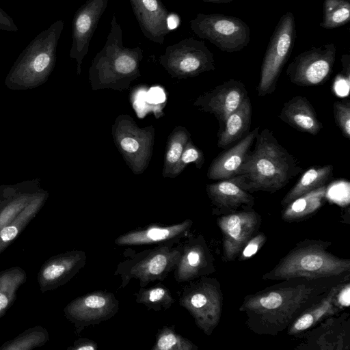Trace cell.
I'll return each instance as SVG.
<instances>
[{
    "label": "cell",
    "instance_id": "3",
    "mask_svg": "<svg viewBox=\"0 0 350 350\" xmlns=\"http://www.w3.org/2000/svg\"><path fill=\"white\" fill-rule=\"evenodd\" d=\"M332 243L321 240H304L298 243L269 271L265 280L292 278L320 279L349 274L350 260L329 252Z\"/></svg>",
    "mask_w": 350,
    "mask_h": 350
},
{
    "label": "cell",
    "instance_id": "18",
    "mask_svg": "<svg viewBox=\"0 0 350 350\" xmlns=\"http://www.w3.org/2000/svg\"><path fill=\"white\" fill-rule=\"evenodd\" d=\"M242 180L243 177L239 174L206 186L207 194L218 214L235 212L239 208H252L254 198L242 187Z\"/></svg>",
    "mask_w": 350,
    "mask_h": 350
},
{
    "label": "cell",
    "instance_id": "44",
    "mask_svg": "<svg viewBox=\"0 0 350 350\" xmlns=\"http://www.w3.org/2000/svg\"><path fill=\"white\" fill-rule=\"evenodd\" d=\"M20 183L14 184V185H1L0 186V203L2 200L10 196L19 187Z\"/></svg>",
    "mask_w": 350,
    "mask_h": 350
},
{
    "label": "cell",
    "instance_id": "27",
    "mask_svg": "<svg viewBox=\"0 0 350 350\" xmlns=\"http://www.w3.org/2000/svg\"><path fill=\"white\" fill-rule=\"evenodd\" d=\"M335 315L331 316L321 321V325L314 332L319 334L317 336H310L305 345L317 344L314 347L318 349H347L345 347V323L348 320V316L343 314L336 318Z\"/></svg>",
    "mask_w": 350,
    "mask_h": 350
},
{
    "label": "cell",
    "instance_id": "22",
    "mask_svg": "<svg viewBox=\"0 0 350 350\" xmlns=\"http://www.w3.org/2000/svg\"><path fill=\"white\" fill-rule=\"evenodd\" d=\"M344 282L332 286L322 299L299 315L287 327V334L290 336L300 335L327 317L338 314L342 309L336 302V295Z\"/></svg>",
    "mask_w": 350,
    "mask_h": 350
},
{
    "label": "cell",
    "instance_id": "4",
    "mask_svg": "<svg viewBox=\"0 0 350 350\" xmlns=\"http://www.w3.org/2000/svg\"><path fill=\"white\" fill-rule=\"evenodd\" d=\"M64 23L58 20L38 34L19 55L5 79L11 90H27L44 84L56 62L57 47Z\"/></svg>",
    "mask_w": 350,
    "mask_h": 350
},
{
    "label": "cell",
    "instance_id": "5",
    "mask_svg": "<svg viewBox=\"0 0 350 350\" xmlns=\"http://www.w3.org/2000/svg\"><path fill=\"white\" fill-rule=\"evenodd\" d=\"M143 57L139 46L126 47L123 44L122 30L113 14L110 30L102 49L96 55L91 75L98 78H130L139 75V65Z\"/></svg>",
    "mask_w": 350,
    "mask_h": 350
},
{
    "label": "cell",
    "instance_id": "2",
    "mask_svg": "<svg viewBox=\"0 0 350 350\" xmlns=\"http://www.w3.org/2000/svg\"><path fill=\"white\" fill-rule=\"evenodd\" d=\"M255 141L237 173L243 177L241 186L245 191L274 193L303 172L297 159L269 129L258 132Z\"/></svg>",
    "mask_w": 350,
    "mask_h": 350
},
{
    "label": "cell",
    "instance_id": "32",
    "mask_svg": "<svg viewBox=\"0 0 350 350\" xmlns=\"http://www.w3.org/2000/svg\"><path fill=\"white\" fill-rule=\"evenodd\" d=\"M135 301L156 312L165 310L175 302L170 290L161 284L148 288L140 287L136 293Z\"/></svg>",
    "mask_w": 350,
    "mask_h": 350
},
{
    "label": "cell",
    "instance_id": "21",
    "mask_svg": "<svg viewBox=\"0 0 350 350\" xmlns=\"http://www.w3.org/2000/svg\"><path fill=\"white\" fill-rule=\"evenodd\" d=\"M258 131L259 126L254 128L236 144L219 154L210 165L208 178L220 180L237 176Z\"/></svg>",
    "mask_w": 350,
    "mask_h": 350
},
{
    "label": "cell",
    "instance_id": "16",
    "mask_svg": "<svg viewBox=\"0 0 350 350\" xmlns=\"http://www.w3.org/2000/svg\"><path fill=\"white\" fill-rule=\"evenodd\" d=\"M213 256L201 234L191 237L182 245L180 258L174 270L178 282H191L215 271Z\"/></svg>",
    "mask_w": 350,
    "mask_h": 350
},
{
    "label": "cell",
    "instance_id": "19",
    "mask_svg": "<svg viewBox=\"0 0 350 350\" xmlns=\"http://www.w3.org/2000/svg\"><path fill=\"white\" fill-rule=\"evenodd\" d=\"M144 37L159 44L170 33V13L161 0H129Z\"/></svg>",
    "mask_w": 350,
    "mask_h": 350
},
{
    "label": "cell",
    "instance_id": "34",
    "mask_svg": "<svg viewBox=\"0 0 350 350\" xmlns=\"http://www.w3.org/2000/svg\"><path fill=\"white\" fill-rule=\"evenodd\" d=\"M198 347L189 339L176 334L174 327H163L159 330L152 350H196Z\"/></svg>",
    "mask_w": 350,
    "mask_h": 350
},
{
    "label": "cell",
    "instance_id": "39",
    "mask_svg": "<svg viewBox=\"0 0 350 350\" xmlns=\"http://www.w3.org/2000/svg\"><path fill=\"white\" fill-rule=\"evenodd\" d=\"M349 291L350 284L347 280L341 284L336 295V302L341 309L349 306Z\"/></svg>",
    "mask_w": 350,
    "mask_h": 350
},
{
    "label": "cell",
    "instance_id": "41",
    "mask_svg": "<svg viewBox=\"0 0 350 350\" xmlns=\"http://www.w3.org/2000/svg\"><path fill=\"white\" fill-rule=\"evenodd\" d=\"M0 30L16 32L18 30L13 19L0 8Z\"/></svg>",
    "mask_w": 350,
    "mask_h": 350
},
{
    "label": "cell",
    "instance_id": "6",
    "mask_svg": "<svg viewBox=\"0 0 350 350\" xmlns=\"http://www.w3.org/2000/svg\"><path fill=\"white\" fill-rule=\"evenodd\" d=\"M160 245L120 262L115 271V275H120L122 279L120 288L126 286L131 279L138 280L140 287L165 280L174 270L182 250V245Z\"/></svg>",
    "mask_w": 350,
    "mask_h": 350
},
{
    "label": "cell",
    "instance_id": "13",
    "mask_svg": "<svg viewBox=\"0 0 350 350\" xmlns=\"http://www.w3.org/2000/svg\"><path fill=\"white\" fill-rule=\"evenodd\" d=\"M118 309L119 301L113 293L97 291L75 298L66 306L64 312L79 333L89 325L111 319Z\"/></svg>",
    "mask_w": 350,
    "mask_h": 350
},
{
    "label": "cell",
    "instance_id": "36",
    "mask_svg": "<svg viewBox=\"0 0 350 350\" xmlns=\"http://www.w3.org/2000/svg\"><path fill=\"white\" fill-rule=\"evenodd\" d=\"M266 239V236L263 232L255 234L243 247L237 257L238 260L243 261L252 257L263 246Z\"/></svg>",
    "mask_w": 350,
    "mask_h": 350
},
{
    "label": "cell",
    "instance_id": "40",
    "mask_svg": "<svg viewBox=\"0 0 350 350\" xmlns=\"http://www.w3.org/2000/svg\"><path fill=\"white\" fill-rule=\"evenodd\" d=\"M121 148L128 154H134L140 149V142L132 135H124L120 140Z\"/></svg>",
    "mask_w": 350,
    "mask_h": 350
},
{
    "label": "cell",
    "instance_id": "11",
    "mask_svg": "<svg viewBox=\"0 0 350 350\" xmlns=\"http://www.w3.org/2000/svg\"><path fill=\"white\" fill-rule=\"evenodd\" d=\"M336 47L327 43L297 55L286 73L291 83L302 87L319 85L329 77L336 60Z\"/></svg>",
    "mask_w": 350,
    "mask_h": 350
},
{
    "label": "cell",
    "instance_id": "17",
    "mask_svg": "<svg viewBox=\"0 0 350 350\" xmlns=\"http://www.w3.org/2000/svg\"><path fill=\"white\" fill-rule=\"evenodd\" d=\"M247 96V91L244 83L231 79L205 93L198 100L197 104L204 111L216 117L221 129L228 116Z\"/></svg>",
    "mask_w": 350,
    "mask_h": 350
},
{
    "label": "cell",
    "instance_id": "14",
    "mask_svg": "<svg viewBox=\"0 0 350 350\" xmlns=\"http://www.w3.org/2000/svg\"><path fill=\"white\" fill-rule=\"evenodd\" d=\"M108 1L88 0L74 14L70 57L77 61L79 74L83 58L89 51L92 38L107 7Z\"/></svg>",
    "mask_w": 350,
    "mask_h": 350
},
{
    "label": "cell",
    "instance_id": "43",
    "mask_svg": "<svg viewBox=\"0 0 350 350\" xmlns=\"http://www.w3.org/2000/svg\"><path fill=\"white\" fill-rule=\"evenodd\" d=\"M148 99L152 103H159L165 99L163 91L159 88H153L148 93Z\"/></svg>",
    "mask_w": 350,
    "mask_h": 350
},
{
    "label": "cell",
    "instance_id": "1",
    "mask_svg": "<svg viewBox=\"0 0 350 350\" xmlns=\"http://www.w3.org/2000/svg\"><path fill=\"white\" fill-rule=\"evenodd\" d=\"M349 274L320 279L292 278L246 295L239 311L256 334L275 336L305 310L319 301L334 284L349 280Z\"/></svg>",
    "mask_w": 350,
    "mask_h": 350
},
{
    "label": "cell",
    "instance_id": "33",
    "mask_svg": "<svg viewBox=\"0 0 350 350\" xmlns=\"http://www.w3.org/2000/svg\"><path fill=\"white\" fill-rule=\"evenodd\" d=\"M350 21V0H324L323 20L320 26L331 29L341 27Z\"/></svg>",
    "mask_w": 350,
    "mask_h": 350
},
{
    "label": "cell",
    "instance_id": "35",
    "mask_svg": "<svg viewBox=\"0 0 350 350\" xmlns=\"http://www.w3.org/2000/svg\"><path fill=\"white\" fill-rule=\"evenodd\" d=\"M334 116L336 126L343 136L350 139V100L344 99L336 101L333 105Z\"/></svg>",
    "mask_w": 350,
    "mask_h": 350
},
{
    "label": "cell",
    "instance_id": "30",
    "mask_svg": "<svg viewBox=\"0 0 350 350\" xmlns=\"http://www.w3.org/2000/svg\"><path fill=\"white\" fill-rule=\"evenodd\" d=\"M27 279L25 271L18 266L0 271V319L13 305L18 290Z\"/></svg>",
    "mask_w": 350,
    "mask_h": 350
},
{
    "label": "cell",
    "instance_id": "20",
    "mask_svg": "<svg viewBox=\"0 0 350 350\" xmlns=\"http://www.w3.org/2000/svg\"><path fill=\"white\" fill-rule=\"evenodd\" d=\"M193 224L187 219L170 226H150L140 230H133L120 236L115 240L118 245H139L148 244L174 245L186 237Z\"/></svg>",
    "mask_w": 350,
    "mask_h": 350
},
{
    "label": "cell",
    "instance_id": "15",
    "mask_svg": "<svg viewBox=\"0 0 350 350\" xmlns=\"http://www.w3.org/2000/svg\"><path fill=\"white\" fill-rule=\"evenodd\" d=\"M86 258L82 250L67 251L48 258L38 272L37 281L41 293L66 284L85 266Z\"/></svg>",
    "mask_w": 350,
    "mask_h": 350
},
{
    "label": "cell",
    "instance_id": "23",
    "mask_svg": "<svg viewBox=\"0 0 350 350\" xmlns=\"http://www.w3.org/2000/svg\"><path fill=\"white\" fill-rule=\"evenodd\" d=\"M278 116L293 129L312 135H317L323 127L313 106L300 95L286 102Z\"/></svg>",
    "mask_w": 350,
    "mask_h": 350
},
{
    "label": "cell",
    "instance_id": "26",
    "mask_svg": "<svg viewBox=\"0 0 350 350\" xmlns=\"http://www.w3.org/2000/svg\"><path fill=\"white\" fill-rule=\"evenodd\" d=\"M42 189L38 178L20 183L18 188L0 203V230L11 221Z\"/></svg>",
    "mask_w": 350,
    "mask_h": 350
},
{
    "label": "cell",
    "instance_id": "7",
    "mask_svg": "<svg viewBox=\"0 0 350 350\" xmlns=\"http://www.w3.org/2000/svg\"><path fill=\"white\" fill-rule=\"evenodd\" d=\"M296 39V26L293 14L287 12L278 21L270 38L260 68L256 88L260 97L271 94L284 66L291 56Z\"/></svg>",
    "mask_w": 350,
    "mask_h": 350
},
{
    "label": "cell",
    "instance_id": "37",
    "mask_svg": "<svg viewBox=\"0 0 350 350\" xmlns=\"http://www.w3.org/2000/svg\"><path fill=\"white\" fill-rule=\"evenodd\" d=\"M186 139L187 137L183 133L180 139H174L172 142L166 154V162L168 165H172L180 161Z\"/></svg>",
    "mask_w": 350,
    "mask_h": 350
},
{
    "label": "cell",
    "instance_id": "29",
    "mask_svg": "<svg viewBox=\"0 0 350 350\" xmlns=\"http://www.w3.org/2000/svg\"><path fill=\"white\" fill-rule=\"evenodd\" d=\"M327 186L305 193L286 205L282 219L288 222L301 221L315 213L324 204Z\"/></svg>",
    "mask_w": 350,
    "mask_h": 350
},
{
    "label": "cell",
    "instance_id": "25",
    "mask_svg": "<svg viewBox=\"0 0 350 350\" xmlns=\"http://www.w3.org/2000/svg\"><path fill=\"white\" fill-rule=\"evenodd\" d=\"M46 190L38 195L8 224L0 230V254L21 234L37 215L49 198Z\"/></svg>",
    "mask_w": 350,
    "mask_h": 350
},
{
    "label": "cell",
    "instance_id": "12",
    "mask_svg": "<svg viewBox=\"0 0 350 350\" xmlns=\"http://www.w3.org/2000/svg\"><path fill=\"white\" fill-rule=\"evenodd\" d=\"M260 224V215L252 208L221 215L217 219L222 234L225 261H233L238 257L246 243L257 232Z\"/></svg>",
    "mask_w": 350,
    "mask_h": 350
},
{
    "label": "cell",
    "instance_id": "31",
    "mask_svg": "<svg viewBox=\"0 0 350 350\" xmlns=\"http://www.w3.org/2000/svg\"><path fill=\"white\" fill-rule=\"evenodd\" d=\"M49 340L47 329L36 325L5 341L0 346V350H31L45 345Z\"/></svg>",
    "mask_w": 350,
    "mask_h": 350
},
{
    "label": "cell",
    "instance_id": "24",
    "mask_svg": "<svg viewBox=\"0 0 350 350\" xmlns=\"http://www.w3.org/2000/svg\"><path fill=\"white\" fill-rule=\"evenodd\" d=\"M252 104L247 96L239 107L226 118L218 133L219 148L226 149L250 133Z\"/></svg>",
    "mask_w": 350,
    "mask_h": 350
},
{
    "label": "cell",
    "instance_id": "45",
    "mask_svg": "<svg viewBox=\"0 0 350 350\" xmlns=\"http://www.w3.org/2000/svg\"><path fill=\"white\" fill-rule=\"evenodd\" d=\"M205 3H228L232 2L233 0H202Z\"/></svg>",
    "mask_w": 350,
    "mask_h": 350
},
{
    "label": "cell",
    "instance_id": "10",
    "mask_svg": "<svg viewBox=\"0 0 350 350\" xmlns=\"http://www.w3.org/2000/svg\"><path fill=\"white\" fill-rule=\"evenodd\" d=\"M159 60L174 76L193 77L215 69L213 53L204 42L193 38H185L169 45Z\"/></svg>",
    "mask_w": 350,
    "mask_h": 350
},
{
    "label": "cell",
    "instance_id": "42",
    "mask_svg": "<svg viewBox=\"0 0 350 350\" xmlns=\"http://www.w3.org/2000/svg\"><path fill=\"white\" fill-rule=\"evenodd\" d=\"M97 344L88 338H79L76 340L68 350H95L97 349Z\"/></svg>",
    "mask_w": 350,
    "mask_h": 350
},
{
    "label": "cell",
    "instance_id": "9",
    "mask_svg": "<svg viewBox=\"0 0 350 350\" xmlns=\"http://www.w3.org/2000/svg\"><path fill=\"white\" fill-rule=\"evenodd\" d=\"M190 28L222 51H241L250 40V29L241 18L221 14L198 13L190 21Z\"/></svg>",
    "mask_w": 350,
    "mask_h": 350
},
{
    "label": "cell",
    "instance_id": "8",
    "mask_svg": "<svg viewBox=\"0 0 350 350\" xmlns=\"http://www.w3.org/2000/svg\"><path fill=\"white\" fill-rule=\"evenodd\" d=\"M183 289L179 302L193 317L197 326L210 336L219 323L223 295L215 278L202 276Z\"/></svg>",
    "mask_w": 350,
    "mask_h": 350
},
{
    "label": "cell",
    "instance_id": "28",
    "mask_svg": "<svg viewBox=\"0 0 350 350\" xmlns=\"http://www.w3.org/2000/svg\"><path fill=\"white\" fill-rule=\"evenodd\" d=\"M333 173L334 166L331 164L308 168L282 198L281 204L285 206L297 198L326 185L332 179Z\"/></svg>",
    "mask_w": 350,
    "mask_h": 350
},
{
    "label": "cell",
    "instance_id": "38",
    "mask_svg": "<svg viewBox=\"0 0 350 350\" xmlns=\"http://www.w3.org/2000/svg\"><path fill=\"white\" fill-rule=\"evenodd\" d=\"M180 161L182 166H185L189 163H196L197 166L200 167L204 162L203 154L200 150L190 144L183 150Z\"/></svg>",
    "mask_w": 350,
    "mask_h": 350
}]
</instances>
